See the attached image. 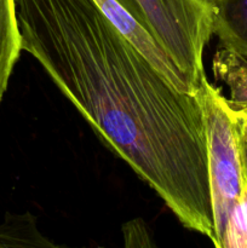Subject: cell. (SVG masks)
<instances>
[{"label":"cell","instance_id":"6da1fadb","mask_svg":"<svg viewBox=\"0 0 247 248\" xmlns=\"http://www.w3.org/2000/svg\"><path fill=\"white\" fill-rule=\"evenodd\" d=\"M15 7L22 51L179 223L215 245L199 94L174 87L94 0H15Z\"/></svg>","mask_w":247,"mask_h":248},{"label":"cell","instance_id":"7a4b0ae2","mask_svg":"<svg viewBox=\"0 0 247 248\" xmlns=\"http://www.w3.org/2000/svg\"><path fill=\"white\" fill-rule=\"evenodd\" d=\"M200 87L203 51L213 35L212 7L200 0H118Z\"/></svg>","mask_w":247,"mask_h":248},{"label":"cell","instance_id":"3957f363","mask_svg":"<svg viewBox=\"0 0 247 248\" xmlns=\"http://www.w3.org/2000/svg\"><path fill=\"white\" fill-rule=\"evenodd\" d=\"M207 137V164L216 244L220 248L228 220L241 196L245 172L237 143L234 108L203 77L199 87Z\"/></svg>","mask_w":247,"mask_h":248},{"label":"cell","instance_id":"277c9868","mask_svg":"<svg viewBox=\"0 0 247 248\" xmlns=\"http://www.w3.org/2000/svg\"><path fill=\"white\" fill-rule=\"evenodd\" d=\"M211 7L213 35L232 55L247 60V0H217Z\"/></svg>","mask_w":247,"mask_h":248},{"label":"cell","instance_id":"5b68a950","mask_svg":"<svg viewBox=\"0 0 247 248\" xmlns=\"http://www.w3.org/2000/svg\"><path fill=\"white\" fill-rule=\"evenodd\" d=\"M22 51L15 0H0V103Z\"/></svg>","mask_w":247,"mask_h":248},{"label":"cell","instance_id":"8992f818","mask_svg":"<svg viewBox=\"0 0 247 248\" xmlns=\"http://www.w3.org/2000/svg\"><path fill=\"white\" fill-rule=\"evenodd\" d=\"M17 247H58L57 244L44 236L38 229L36 218L29 212L22 215L6 213L0 223V248Z\"/></svg>","mask_w":247,"mask_h":248},{"label":"cell","instance_id":"52a82bcc","mask_svg":"<svg viewBox=\"0 0 247 248\" xmlns=\"http://www.w3.org/2000/svg\"><path fill=\"white\" fill-rule=\"evenodd\" d=\"M220 248H247V178H245L241 196L228 220Z\"/></svg>","mask_w":247,"mask_h":248},{"label":"cell","instance_id":"ba28073f","mask_svg":"<svg viewBox=\"0 0 247 248\" xmlns=\"http://www.w3.org/2000/svg\"><path fill=\"white\" fill-rule=\"evenodd\" d=\"M234 108V120L236 127L237 143H239L240 155H241L242 167L247 178V103L241 108Z\"/></svg>","mask_w":247,"mask_h":248},{"label":"cell","instance_id":"9c48e42d","mask_svg":"<svg viewBox=\"0 0 247 248\" xmlns=\"http://www.w3.org/2000/svg\"><path fill=\"white\" fill-rule=\"evenodd\" d=\"M130 225L132 228H128V225L126 224L124 229L126 245L130 242L128 246H145L142 240H149V236H148V230L145 229L144 223L142 220H132L130 222Z\"/></svg>","mask_w":247,"mask_h":248},{"label":"cell","instance_id":"30bf717a","mask_svg":"<svg viewBox=\"0 0 247 248\" xmlns=\"http://www.w3.org/2000/svg\"><path fill=\"white\" fill-rule=\"evenodd\" d=\"M200 1H202L203 4L208 5V6H212V5L215 4V2L217 1V0H200Z\"/></svg>","mask_w":247,"mask_h":248}]
</instances>
